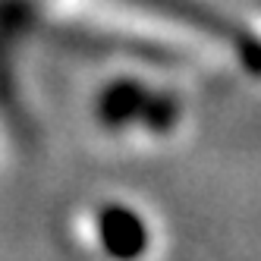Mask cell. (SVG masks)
<instances>
[{"instance_id":"cell-1","label":"cell","mask_w":261,"mask_h":261,"mask_svg":"<svg viewBox=\"0 0 261 261\" xmlns=\"http://www.w3.org/2000/svg\"><path fill=\"white\" fill-rule=\"evenodd\" d=\"M98 117L110 129L142 126L154 136H164L176 126V101L164 91H151L136 79H117L110 82L98 98Z\"/></svg>"},{"instance_id":"cell-3","label":"cell","mask_w":261,"mask_h":261,"mask_svg":"<svg viewBox=\"0 0 261 261\" xmlns=\"http://www.w3.org/2000/svg\"><path fill=\"white\" fill-rule=\"evenodd\" d=\"M98 239L114 261H136L148 249V227L133 208L107 204L98 214Z\"/></svg>"},{"instance_id":"cell-2","label":"cell","mask_w":261,"mask_h":261,"mask_svg":"<svg viewBox=\"0 0 261 261\" xmlns=\"http://www.w3.org/2000/svg\"><path fill=\"white\" fill-rule=\"evenodd\" d=\"M133 4L148 7V10H154V13H170L173 19L189 22V25L208 32V35H217V38L223 35V38L230 41V47L239 54V60L246 63V66H252L255 72H261V41L255 38V35H249V32L220 22L223 16H214L211 10L192 4V0H133Z\"/></svg>"}]
</instances>
